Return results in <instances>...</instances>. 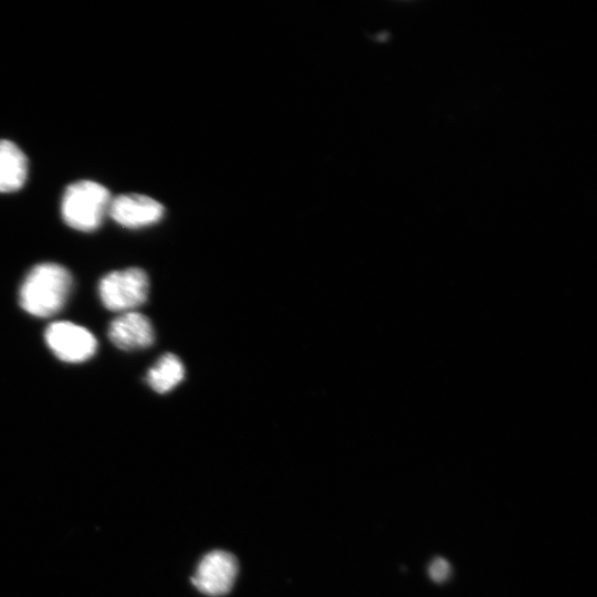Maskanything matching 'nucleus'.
I'll return each mask as SVG.
<instances>
[{"instance_id": "6e6552de", "label": "nucleus", "mask_w": 597, "mask_h": 597, "mask_svg": "<svg viewBox=\"0 0 597 597\" xmlns=\"http://www.w3.org/2000/svg\"><path fill=\"white\" fill-rule=\"evenodd\" d=\"M28 177V158L11 140L0 139V192L23 187Z\"/></svg>"}, {"instance_id": "f257e3e1", "label": "nucleus", "mask_w": 597, "mask_h": 597, "mask_svg": "<svg viewBox=\"0 0 597 597\" xmlns=\"http://www.w3.org/2000/svg\"><path fill=\"white\" fill-rule=\"evenodd\" d=\"M72 289L71 273L56 263H40L24 277L19 302L31 315L48 317L56 314L65 304Z\"/></svg>"}, {"instance_id": "f03ea898", "label": "nucleus", "mask_w": 597, "mask_h": 597, "mask_svg": "<svg viewBox=\"0 0 597 597\" xmlns=\"http://www.w3.org/2000/svg\"><path fill=\"white\" fill-rule=\"evenodd\" d=\"M112 198L108 189L96 181H75L63 192L61 216L75 230H96L108 214Z\"/></svg>"}, {"instance_id": "7ed1b4c3", "label": "nucleus", "mask_w": 597, "mask_h": 597, "mask_svg": "<svg viewBox=\"0 0 597 597\" xmlns=\"http://www.w3.org/2000/svg\"><path fill=\"white\" fill-rule=\"evenodd\" d=\"M149 280L139 268H128L107 273L98 284L104 306L114 312H129L142 305L148 295Z\"/></svg>"}, {"instance_id": "20e7f679", "label": "nucleus", "mask_w": 597, "mask_h": 597, "mask_svg": "<svg viewBox=\"0 0 597 597\" xmlns=\"http://www.w3.org/2000/svg\"><path fill=\"white\" fill-rule=\"evenodd\" d=\"M45 342L54 355L63 362L80 363L92 357L97 342L85 327L71 322H54L44 333Z\"/></svg>"}, {"instance_id": "39448f33", "label": "nucleus", "mask_w": 597, "mask_h": 597, "mask_svg": "<svg viewBox=\"0 0 597 597\" xmlns=\"http://www.w3.org/2000/svg\"><path fill=\"white\" fill-rule=\"evenodd\" d=\"M237 574L238 561L234 555L217 549L202 557L190 580L202 594L217 597L231 590Z\"/></svg>"}, {"instance_id": "1a4fd4ad", "label": "nucleus", "mask_w": 597, "mask_h": 597, "mask_svg": "<svg viewBox=\"0 0 597 597\" xmlns=\"http://www.w3.org/2000/svg\"><path fill=\"white\" fill-rule=\"evenodd\" d=\"M185 376L181 360L171 353L163 355L148 370L147 384L156 392L166 394L174 389Z\"/></svg>"}, {"instance_id": "9d476101", "label": "nucleus", "mask_w": 597, "mask_h": 597, "mask_svg": "<svg viewBox=\"0 0 597 597\" xmlns=\"http://www.w3.org/2000/svg\"><path fill=\"white\" fill-rule=\"evenodd\" d=\"M450 564L442 557L434 558L428 568L430 578L436 583H443L450 575Z\"/></svg>"}, {"instance_id": "0eeeda50", "label": "nucleus", "mask_w": 597, "mask_h": 597, "mask_svg": "<svg viewBox=\"0 0 597 597\" xmlns=\"http://www.w3.org/2000/svg\"><path fill=\"white\" fill-rule=\"evenodd\" d=\"M108 338L121 349L134 350L150 346L155 339V332L147 316L129 311L111 323Z\"/></svg>"}, {"instance_id": "423d86ee", "label": "nucleus", "mask_w": 597, "mask_h": 597, "mask_svg": "<svg viewBox=\"0 0 597 597\" xmlns=\"http://www.w3.org/2000/svg\"><path fill=\"white\" fill-rule=\"evenodd\" d=\"M165 213L156 199L139 193H123L112 198L108 214L118 224L129 229L143 228L158 222Z\"/></svg>"}]
</instances>
